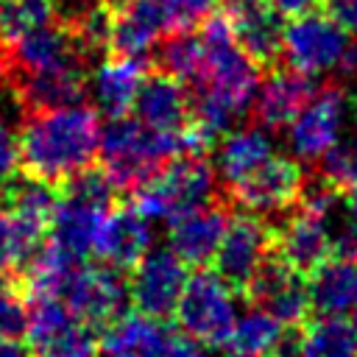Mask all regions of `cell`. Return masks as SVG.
Returning a JSON list of instances; mask_svg holds the SVG:
<instances>
[{
	"mask_svg": "<svg viewBox=\"0 0 357 357\" xmlns=\"http://www.w3.org/2000/svg\"><path fill=\"white\" fill-rule=\"evenodd\" d=\"M346 95L337 86H324L310 95L301 112L287 123V148L301 162L324 159L343 134Z\"/></svg>",
	"mask_w": 357,
	"mask_h": 357,
	"instance_id": "cell-9",
	"label": "cell"
},
{
	"mask_svg": "<svg viewBox=\"0 0 357 357\" xmlns=\"http://www.w3.org/2000/svg\"><path fill=\"white\" fill-rule=\"evenodd\" d=\"M28 326V304L20 293H14V287L0 284V335L8 337H20L25 335Z\"/></svg>",
	"mask_w": 357,
	"mask_h": 357,
	"instance_id": "cell-39",
	"label": "cell"
},
{
	"mask_svg": "<svg viewBox=\"0 0 357 357\" xmlns=\"http://www.w3.org/2000/svg\"><path fill=\"white\" fill-rule=\"evenodd\" d=\"M165 6L170 11L176 28H187V25H192L198 20H206L212 6H215V0H165Z\"/></svg>",
	"mask_w": 357,
	"mask_h": 357,
	"instance_id": "cell-42",
	"label": "cell"
},
{
	"mask_svg": "<svg viewBox=\"0 0 357 357\" xmlns=\"http://www.w3.org/2000/svg\"><path fill=\"white\" fill-rule=\"evenodd\" d=\"M340 187L326 176H304L301 181V192H298V206L312 212V215H321L326 218L337 204H340Z\"/></svg>",
	"mask_w": 357,
	"mask_h": 357,
	"instance_id": "cell-37",
	"label": "cell"
},
{
	"mask_svg": "<svg viewBox=\"0 0 357 357\" xmlns=\"http://www.w3.org/2000/svg\"><path fill=\"white\" fill-rule=\"evenodd\" d=\"M231 6H240V3H251V0H229Z\"/></svg>",
	"mask_w": 357,
	"mask_h": 357,
	"instance_id": "cell-47",
	"label": "cell"
},
{
	"mask_svg": "<svg viewBox=\"0 0 357 357\" xmlns=\"http://www.w3.org/2000/svg\"><path fill=\"white\" fill-rule=\"evenodd\" d=\"M310 304L318 315H349L357 312V262L346 254L324 259L307 282Z\"/></svg>",
	"mask_w": 357,
	"mask_h": 357,
	"instance_id": "cell-21",
	"label": "cell"
},
{
	"mask_svg": "<svg viewBox=\"0 0 357 357\" xmlns=\"http://www.w3.org/2000/svg\"><path fill=\"white\" fill-rule=\"evenodd\" d=\"M204 59L195 75L192 126L204 145L212 148L218 137L231 131V126L254 103L259 86L257 59H251L234 39L231 17L215 14L201 25Z\"/></svg>",
	"mask_w": 357,
	"mask_h": 357,
	"instance_id": "cell-1",
	"label": "cell"
},
{
	"mask_svg": "<svg viewBox=\"0 0 357 357\" xmlns=\"http://www.w3.org/2000/svg\"><path fill=\"white\" fill-rule=\"evenodd\" d=\"M78 262L70 259L61 248H56L50 240L36 251V257L22 268V279H25V290L28 296H61L73 268Z\"/></svg>",
	"mask_w": 357,
	"mask_h": 357,
	"instance_id": "cell-30",
	"label": "cell"
},
{
	"mask_svg": "<svg viewBox=\"0 0 357 357\" xmlns=\"http://www.w3.org/2000/svg\"><path fill=\"white\" fill-rule=\"evenodd\" d=\"M273 254V231L262 215L245 212L229 220L223 243L215 254V271L234 287L248 290L251 279L259 273L265 259Z\"/></svg>",
	"mask_w": 357,
	"mask_h": 357,
	"instance_id": "cell-11",
	"label": "cell"
},
{
	"mask_svg": "<svg viewBox=\"0 0 357 357\" xmlns=\"http://www.w3.org/2000/svg\"><path fill=\"white\" fill-rule=\"evenodd\" d=\"M0 284H6V273L3 271H0Z\"/></svg>",
	"mask_w": 357,
	"mask_h": 357,
	"instance_id": "cell-48",
	"label": "cell"
},
{
	"mask_svg": "<svg viewBox=\"0 0 357 357\" xmlns=\"http://www.w3.org/2000/svg\"><path fill=\"white\" fill-rule=\"evenodd\" d=\"M273 142L262 128H237L226 131L218 153H215V170L226 190H234L243 184L254 170H259L273 156Z\"/></svg>",
	"mask_w": 357,
	"mask_h": 357,
	"instance_id": "cell-23",
	"label": "cell"
},
{
	"mask_svg": "<svg viewBox=\"0 0 357 357\" xmlns=\"http://www.w3.org/2000/svg\"><path fill=\"white\" fill-rule=\"evenodd\" d=\"M45 234H50L45 223L22 218L14 209H0V271H22L45 245Z\"/></svg>",
	"mask_w": 357,
	"mask_h": 357,
	"instance_id": "cell-27",
	"label": "cell"
},
{
	"mask_svg": "<svg viewBox=\"0 0 357 357\" xmlns=\"http://www.w3.org/2000/svg\"><path fill=\"white\" fill-rule=\"evenodd\" d=\"M145 81L142 59L114 53L112 59L100 61L92 73V98L100 112L109 117H123L128 109H134L139 86Z\"/></svg>",
	"mask_w": 357,
	"mask_h": 357,
	"instance_id": "cell-22",
	"label": "cell"
},
{
	"mask_svg": "<svg viewBox=\"0 0 357 357\" xmlns=\"http://www.w3.org/2000/svg\"><path fill=\"white\" fill-rule=\"evenodd\" d=\"M151 243L153 234L148 218L137 206H120L106 212L92 254L117 271H131L151 251Z\"/></svg>",
	"mask_w": 357,
	"mask_h": 357,
	"instance_id": "cell-16",
	"label": "cell"
},
{
	"mask_svg": "<svg viewBox=\"0 0 357 357\" xmlns=\"http://www.w3.org/2000/svg\"><path fill=\"white\" fill-rule=\"evenodd\" d=\"M298 335L301 357H357V324L346 315H318Z\"/></svg>",
	"mask_w": 357,
	"mask_h": 357,
	"instance_id": "cell-29",
	"label": "cell"
},
{
	"mask_svg": "<svg viewBox=\"0 0 357 357\" xmlns=\"http://www.w3.org/2000/svg\"><path fill=\"white\" fill-rule=\"evenodd\" d=\"M354 324H357V321H354Z\"/></svg>",
	"mask_w": 357,
	"mask_h": 357,
	"instance_id": "cell-49",
	"label": "cell"
},
{
	"mask_svg": "<svg viewBox=\"0 0 357 357\" xmlns=\"http://www.w3.org/2000/svg\"><path fill=\"white\" fill-rule=\"evenodd\" d=\"M61 298L78 321L95 329V326H109L114 318H120L131 296L123 273L103 262V265H75L61 290Z\"/></svg>",
	"mask_w": 357,
	"mask_h": 357,
	"instance_id": "cell-8",
	"label": "cell"
},
{
	"mask_svg": "<svg viewBox=\"0 0 357 357\" xmlns=\"http://www.w3.org/2000/svg\"><path fill=\"white\" fill-rule=\"evenodd\" d=\"M315 3H318V0H271V6L279 8V14H290V17L310 11Z\"/></svg>",
	"mask_w": 357,
	"mask_h": 357,
	"instance_id": "cell-44",
	"label": "cell"
},
{
	"mask_svg": "<svg viewBox=\"0 0 357 357\" xmlns=\"http://www.w3.org/2000/svg\"><path fill=\"white\" fill-rule=\"evenodd\" d=\"M282 335H284V324L257 304L243 315H237V324L226 346L231 357H271Z\"/></svg>",
	"mask_w": 357,
	"mask_h": 357,
	"instance_id": "cell-28",
	"label": "cell"
},
{
	"mask_svg": "<svg viewBox=\"0 0 357 357\" xmlns=\"http://www.w3.org/2000/svg\"><path fill=\"white\" fill-rule=\"evenodd\" d=\"M229 17H231L234 39L251 59L265 64V61H273L276 56H282L284 25L279 20V8L251 0V3L234 6V11Z\"/></svg>",
	"mask_w": 357,
	"mask_h": 357,
	"instance_id": "cell-24",
	"label": "cell"
},
{
	"mask_svg": "<svg viewBox=\"0 0 357 357\" xmlns=\"http://www.w3.org/2000/svg\"><path fill=\"white\" fill-rule=\"evenodd\" d=\"M273 248H276V257L284 259L298 273H312L324 259L335 254L326 218L312 215L301 206L298 212H290L282 218L279 229L273 231Z\"/></svg>",
	"mask_w": 357,
	"mask_h": 357,
	"instance_id": "cell-14",
	"label": "cell"
},
{
	"mask_svg": "<svg viewBox=\"0 0 357 357\" xmlns=\"http://www.w3.org/2000/svg\"><path fill=\"white\" fill-rule=\"evenodd\" d=\"M100 137L98 112L81 103L31 112L20 128V165L28 176L64 184L92 167Z\"/></svg>",
	"mask_w": 357,
	"mask_h": 357,
	"instance_id": "cell-2",
	"label": "cell"
},
{
	"mask_svg": "<svg viewBox=\"0 0 357 357\" xmlns=\"http://www.w3.org/2000/svg\"><path fill=\"white\" fill-rule=\"evenodd\" d=\"M17 165H20V137L11 120L0 112V178L11 176Z\"/></svg>",
	"mask_w": 357,
	"mask_h": 357,
	"instance_id": "cell-41",
	"label": "cell"
},
{
	"mask_svg": "<svg viewBox=\"0 0 357 357\" xmlns=\"http://www.w3.org/2000/svg\"><path fill=\"white\" fill-rule=\"evenodd\" d=\"M301 276L304 273H298L284 259H279V257L271 254L265 259V265L259 268V273L251 279V284H248L245 293L259 307H265L273 318H279L284 326H296L312 310L310 290H307V282Z\"/></svg>",
	"mask_w": 357,
	"mask_h": 357,
	"instance_id": "cell-13",
	"label": "cell"
},
{
	"mask_svg": "<svg viewBox=\"0 0 357 357\" xmlns=\"http://www.w3.org/2000/svg\"><path fill=\"white\" fill-rule=\"evenodd\" d=\"M326 14L349 33L357 31V0H326Z\"/></svg>",
	"mask_w": 357,
	"mask_h": 357,
	"instance_id": "cell-43",
	"label": "cell"
},
{
	"mask_svg": "<svg viewBox=\"0 0 357 357\" xmlns=\"http://www.w3.org/2000/svg\"><path fill=\"white\" fill-rule=\"evenodd\" d=\"M59 0H0V39L11 45L14 39L53 25Z\"/></svg>",
	"mask_w": 357,
	"mask_h": 357,
	"instance_id": "cell-31",
	"label": "cell"
},
{
	"mask_svg": "<svg viewBox=\"0 0 357 357\" xmlns=\"http://www.w3.org/2000/svg\"><path fill=\"white\" fill-rule=\"evenodd\" d=\"M335 254L357 257V190L349 192V198H340V204L326 215Z\"/></svg>",
	"mask_w": 357,
	"mask_h": 357,
	"instance_id": "cell-35",
	"label": "cell"
},
{
	"mask_svg": "<svg viewBox=\"0 0 357 357\" xmlns=\"http://www.w3.org/2000/svg\"><path fill=\"white\" fill-rule=\"evenodd\" d=\"M11 56H6L3 50H0V89L8 84V78H11Z\"/></svg>",
	"mask_w": 357,
	"mask_h": 357,
	"instance_id": "cell-46",
	"label": "cell"
},
{
	"mask_svg": "<svg viewBox=\"0 0 357 357\" xmlns=\"http://www.w3.org/2000/svg\"><path fill=\"white\" fill-rule=\"evenodd\" d=\"M0 357H28V349L8 335H0Z\"/></svg>",
	"mask_w": 357,
	"mask_h": 357,
	"instance_id": "cell-45",
	"label": "cell"
},
{
	"mask_svg": "<svg viewBox=\"0 0 357 357\" xmlns=\"http://www.w3.org/2000/svg\"><path fill=\"white\" fill-rule=\"evenodd\" d=\"M229 212L220 204L198 206L170 223V248L195 268H206L215 262V254L229 229Z\"/></svg>",
	"mask_w": 357,
	"mask_h": 357,
	"instance_id": "cell-17",
	"label": "cell"
},
{
	"mask_svg": "<svg viewBox=\"0 0 357 357\" xmlns=\"http://www.w3.org/2000/svg\"><path fill=\"white\" fill-rule=\"evenodd\" d=\"M114 8V22H112V47L114 53L137 56L142 59L151 53L159 39L176 28L165 0H123Z\"/></svg>",
	"mask_w": 357,
	"mask_h": 357,
	"instance_id": "cell-15",
	"label": "cell"
},
{
	"mask_svg": "<svg viewBox=\"0 0 357 357\" xmlns=\"http://www.w3.org/2000/svg\"><path fill=\"white\" fill-rule=\"evenodd\" d=\"M201 59H204L201 36H192L184 31H178L167 42H162V50H159L162 70L178 81H195V75L201 70Z\"/></svg>",
	"mask_w": 357,
	"mask_h": 357,
	"instance_id": "cell-33",
	"label": "cell"
},
{
	"mask_svg": "<svg viewBox=\"0 0 357 357\" xmlns=\"http://www.w3.org/2000/svg\"><path fill=\"white\" fill-rule=\"evenodd\" d=\"M8 204H11L8 209H14L17 215L31 218L36 223H45L50 229V220H53L59 195H56V190H53L50 181L25 173L20 181H14V187L8 192Z\"/></svg>",
	"mask_w": 357,
	"mask_h": 357,
	"instance_id": "cell-32",
	"label": "cell"
},
{
	"mask_svg": "<svg viewBox=\"0 0 357 357\" xmlns=\"http://www.w3.org/2000/svg\"><path fill=\"white\" fill-rule=\"evenodd\" d=\"M98 354H100V343L95 340L92 326L84 321H75L42 351V357H98Z\"/></svg>",
	"mask_w": 357,
	"mask_h": 357,
	"instance_id": "cell-36",
	"label": "cell"
},
{
	"mask_svg": "<svg viewBox=\"0 0 357 357\" xmlns=\"http://www.w3.org/2000/svg\"><path fill=\"white\" fill-rule=\"evenodd\" d=\"M218 170L204 153H181L159 167L153 178L134 190V206L148 220H167L212 204L218 192Z\"/></svg>",
	"mask_w": 357,
	"mask_h": 357,
	"instance_id": "cell-4",
	"label": "cell"
},
{
	"mask_svg": "<svg viewBox=\"0 0 357 357\" xmlns=\"http://www.w3.org/2000/svg\"><path fill=\"white\" fill-rule=\"evenodd\" d=\"M153 357H206V349L201 340H195L192 335H176V332H165L162 343L156 346Z\"/></svg>",
	"mask_w": 357,
	"mask_h": 357,
	"instance_id": "cell-40",
	"label": "cell"
},
{
	"mask_svg": "<svg viewBox=\"0 0 357 357\" xmlns=\"http://www.w3.org/2000/svg\"><path fill=\"white\" fill-rule=\"evenodd\" d=\"M112 22H114V8L103 0L78 14L73 33L84 50H100L112 42Z\"/></svg>",
	"mask_w": 357,
	"mask_h": 357,
	"instance_id": "cell-34",
	"label": "cell"
},
{
	"mask_svg": "<svg viewBox=\"0 0 357 357\" xmlns=\"http://www.w3.org/2000/svg\"><path fill=\"white\" fill-rule=\"evenodd\" d=\"M304 173L296 159L273 153L259 170H254L243 184L231 190V198L254 215L271 218V215H284L293 204H298Z\"/></svg>",
	"mask_w": 357,
	"mask_h": 357,
	"instance_id": "cell-12",
	"label": "cell"
},
{
	"mask_svg": "<svg viewBox=\"0 0 357 357\" xmlns=\"http://www.w3.org/2000/svg\"><path fill=\"white\" fill-rule=\"evenodd\" d=\"M324 173L340 187V190H357V137L337 142L324 156Z\"/></svg>",
	"mask_w": 357,
	"mask_h": 357,
	"instance_id": "cell-38",
	"label": "cell"
},
{
	"mask_svg": "<svg viewBox=\"0 0 357 357\" xmlns=\"http://www.w3.org/2000/svg\"><path fill=\"white\" fill-rule=\"evenodd\" d=\"M181 153H195L192 128H187L184 134H159L151 131L137 117L128 120L123 114V117H112V123L103 128L100 137L103 173L109 176L114 190L134 192L148 178H153L165 162Z\"/></svg>",
	"mask_w": 357,
	"mask_h": 357,
	"instance_id": "cell-3",
	"label": "cell"
},
{
	"mask_svg": "<svg viewBox=\"0 0 357 357\" xmlns=\"http://www.w3.org/2000/svg\"><path fill=\"white\" fill-rule=\"evenodd\" d=\"M181 84L167 73L145 78L134 103L137 120L159 134H184L192 123V106Z\"/></svg>",
	"mask_w": 357,
	"mask_h": 357,
	"instance_id": "cell-18",
	"label": "cell"
},
{
	"mask_svg": "<svg viewBox=\"0 0 357 357\" xmlns=\"http://www.w3.org/2000/svg\"><path fill=\"white\" fill-rule=\"evenodd\" d=\"M282 56L287 67L304 75H324L335 70H351L357 64V47L351 33L329 14L304 11L284 25Z\"/></svg>",
	"mask_w": 357,
	"mask_h": 357,
	"instance_id": "cell-6",
	"label": "cell"
},
{
	"mask_svg": "<svg viewBox=\"0 0 357 357\" xmlns=\"http://www.w3.org/2000/svg\"><path fill=\"white\" fill-rule=\"evenodd\" d=\"M17 92H20V103L28 112L81 103L84 70L81 64H75V67H59V70H45V73H25Z\"/></svg>",
	"mask_w": 357,
	"mask_h": 357,
	"instance_id": "cell-25",
	"label": "cell"
},
{
	"mask_svg": "<svg viewBox=\"0 0 357 357\" xmlns=\"http://www.w3.org/2000/svg\"><path fill=\"white\" fill-rule=\"evenodd\" d=\"M81 42L70 28L45 25L11 42V61L22 73H45L81 64Z\"/></svg>",
	"mask_w": 357,
	"mask_h": 357,
	"instance_id": "cell-20",
	"label": "cell"
},
{
	"mask_svg": "<svg viewBox=\"0 0 357 357\" xmlns=\"http://www.w3.org/2000/svg\"><path fill=\"white\" fill-rule=\"evenodd\" d=\"M112 192L114 184L109 181V176L92 167L64 181L50 220V243L75 262L89 257L95 251L98 229L112 209Z\"/></svg>",
	"mask_w": 357,
	"mask_h": 357,
	"instance_id": "cell-5",
	"label": "cell"
},
{
	"mask_svg": "<svg viewBox=\"0 0 357 357\" xmlns=\"http://www.w3.org/2000/svg\"><path fill=\"white\" fill-rule=\"evenodd\" d=\"M187 279H190L187 262L173 248L148 251L131 268V282H128L131 304L139 312L162 321L176 312Z\"/></svg>",
	"mask_w": 357,
	"mask_h": 357,
	"instance_id": "cell-10",
	"label": "cell"
},
{
	"mask_svg": "<svg viewBox=\"0 0 357 357\" xmlns=\"http://www.w3.org/2000/svg\"><path fill=\"white\" fill-rule=\"evenodd\" d=\"M165 332L167 326L159 324V318H151L139 310L123 312L106 326L100 337V351L106 357H153Z\"/></svg>",
	"mask_w": 357,
	"mask_h": 357,
	"instance_id": "cell-26",
	"label": "cell"
},
{
	"mask_svg": "<svg viewBox=\"0 0 357 357\" xmlns=\"http://www.w3.org/2000/svg\"><path fill=\"white\" fill-rule=\"evenodd\" d=\"M176 321L181 332L192 335L204 346H226L237 324L234 287L218 271H195L176 304Z\"/></svg>",
	"mask_w": 357,
	"mask_h": 357,
	"instance_id": "cell-7",
	"label": "cell"
},
{
	"mask_svg": "<svg viewBox=\"0 0 357 357\" xmlns=\"http://www.w3.org/2000/svg\"><path fill=\"white\" fill-rule=\"evenodd\" d=\"M310 75L287 67L276 70L268 78L259 81L257 95H254V117L259 120L262 128H287V123L301 112V106L312 95Z\"/></svg>",
	"mask_w": 357,
	"mask_h": 357,
	"instance_id": "cell-19",
	"label": "cell"
}]
</instances>
